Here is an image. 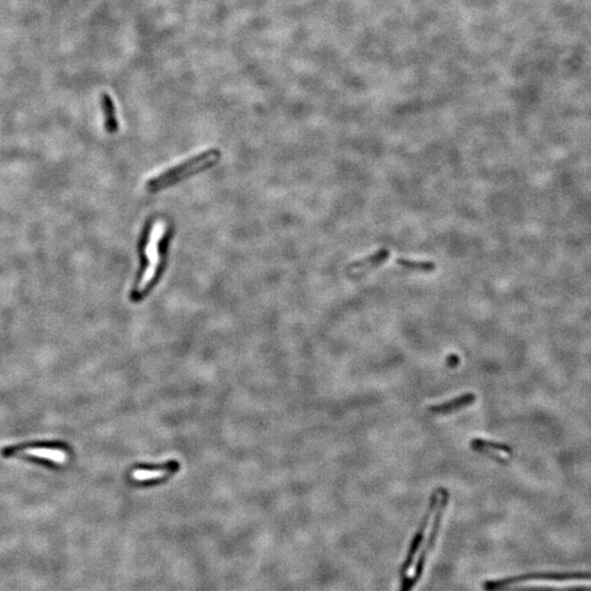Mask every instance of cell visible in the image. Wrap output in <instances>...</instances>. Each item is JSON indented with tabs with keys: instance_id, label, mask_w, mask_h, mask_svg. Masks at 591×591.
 I'll use <instances>...</instances> for the list:
<instances>
[{
	"instance_id": "cell-6",
	"label": "cell",
	"mask_w": 591,
	"mask_h": 591,
	"mask_svg": "<svg viewBox=\"0 0 591 591\" xmlns=\"http://www.w3.org/2000/svg\"><path fill=\"white\" fill-rule=\"evenodd\" d=\"M179 463L177 461H171L166 465L159 468H138L130 473L132 480L139 484H149L152 482H160L167 479L169 475L173 474L179 470Z\"/></svg>"
},
{
	"instance_id": "cell-12",
	"label": "cell",
	"mask_w": 591,
	"mask_h": 591,
	"mask_svg": "<svg viewBox=\"0 0 591 591\" xmlns=\"http://www.w3.org/2000/svg\"><path fill=\"white\" fill-rule=\"evenodd\" d=\"M471 448H472L473 450L477 451V452H479V454H484V456L488 457V458L492 459L494 461L501 462V463H505V462H506L505 461L504 458H501L499 454H494V452L490 451V449L483 448V447H475V445H471Z\"/></svg>"
},
{
	"instance_id": "cell-7",
	"label": "cell",
	"mask_w": 591,
	"mask_h": 591,
	"mask_svg": "<svg viewBox=\"0 0 591 591\" xmlns=\"http://www.w3.org/2000/svg\"><path fill=\"white\" fill-rule=\"evenodd\" d=\"M475 400H477V395L474 393H463V394L459 395L452 400L430 406L428 411L432 414H435V415H447V414L454 413L459 410L471 405V404L474 403Z\"/></svg>"
},
{
	"instance_id": "cell-13",
	"label": "cell",
	"mask_w": 591,
	"mask_h": 591,
	"mask_svg": "<svg viewBox=\"0 0 591 591\" xmlns=\"http://www.w3.org/2000/svg\"><path fill=\"white\" fill-rule=\"evenodd\" d=\"M459 363V357L456 355L449 356L448 359H447V365L451 368H454Z\"/></svg>"
},
{
	"instance_id": "cell-1",
	"label": "cell",
	"mask_w": 591,
	"mask_h": 591,
	"mask_svg": "<svg viewBox=\"0 0 591 591\" xmlns=\"http://www.w3.org/2000/svg\"><path fill=\"white\" fill-rule=\"evenodd\" d=\"M219 154L217 150H208V152L197 154L192 159L188 160V161L183 162V163H181L172 169L168 170L159 177L148 181L146 186L147 191H161L163 188L174 186L175 183H178L183 179L188 178V175L199 172L210 166L214 165L217 161Z\"/></svg>"
},
{
	"instance_id": "cell-10",
	"label": "cell",
	"mask_w": 591,
	"mask_h": 591,
	"mask_svg": "<svg viewBox=\"0 0 591 591\" xmlns=\"http://www.w3.org/2000/svg\"><path fill=\"white\" fill-rule=\"evenodd\" d=\"M395 263L403 268L404 270L411 272H422V273H430L436 270V264L430 261L408 260V259H397Z\"/></svg>"
},
{
	"instance_id": "cell-8",
	"label": "cell",
	"mask_w": 591,
	"mask_h": 591,
	"mask_svg": "<svg viewBox=\"0 0 591 591\" xmlns=\"http://www.w3.org/2000/svg\"><path fill=\"white\" fill-rule=\"evenodd\" d=\"M390 251L388 249H380L369 257H363L361 260L350 263L348 270L352 273H366L372 268H378L389 259Z\"/></svg>"
},
{
	"instance_id": "cell-9",
	"label": "cell",
	"mask_w": 591,
	"mask_h": 591,
	"mask_svg": "<svg viewBox=\"0 0 591 591\" xmlns=\"http://www.w3.org/2000/svg\"><path fill=\"white\" fill-rule=\"evenodd\" d=\"M102 110L104 113V128L109 134H114L119 128L117 125V112L111 97L109 94H102L101 98Z\"/></svg>"
},
{
	"instance_id": "cell-4",
	"label": "cell",
	"mask_w": 591,
	"mask_h": 591,
	"mask_svg": "<svg viewBox=\"0 0 591 591\" xmlns=\"http://www.w3.org/2000/svg\"><path fill=\"white\" fill-rule=\"evenodd\" d=\"M24 454L26 457L46 460L53 463L61 464L67 461V452L61 448L59 443H35V445H14L10 448L3 449L5 457H11L14 454Z\"/></svg>"
},
{
	"instance_id": "cell-2",
	"label": "cell",
	"mask_w": 591,
	"mask_h": 591,
	"mask_svg": "<svg viewBox=\"0 0 591 591\" xmlns=\"http://www.w3.org/2000/svg\"><path fill=\"white\" fill-rule=\"evenodd\" d=\"M166 227L163 223H157L152 229V237L149 239L146 247V255L148 257V266L143 270L141 279L138 281L137 286L134 290L133 300H141L143 296L147 294L150 287L154 283L160 264L159 244L162 236L165 232ZM130 298V299H132Z\"/></svg>"
},
{
	"instance_id": "cell-11",
	"label": "cell",
	"mask_w": 591,
	"mask_h": 591,
	"mask_svg": "<svg viewBox=\"0 0 591 591\" xmlns=\"http://www.w3.org/2000/svg\"><path fill=\"white\" fill-rule=\"evenodd\" d=\"M471 445H475V447H483V448L486 449H493V450L497 451H503V452H506V454H512V448H510V445H506V443H497V441H490V440H484L480 439V438H477V439H473L471 441Z\"/></svg>"
},
{
	"instance_id": "cell-5",
	"label": "cell",
	"mask_w": 591,
	"mask_h": 591,
	"mask_svg": "<svg viewBox=\"0 0 591 591\" xmlns=\"http://www.w3.org/2000/svg\"><path fill=\"white\" fill-rule=\"evenodd\" d=\"M438 501H439V488L434 490L432 495H430V503H428V506H427V510L425 512L424 517H423L422 523L419 525V530L415 533V536L412 539L411 544H410V548H408V554H406L405 561H404L402 568H401V578L405 577L408 570H410L412 564H413L415 555H417L419 546H421L423 540H424L425 531H426L427 525L430 523V517H432V512H434L436 507H437Z\"/></svg>"
},
{
	"instance_id": "cell-3",
	"label": "cell",
	"mask_w": 591,
	"mask_h": 591,
	"mask_svg": "<svg viewBox=\"0 0 591 591\" xmlns=\"http://www.w3.org/2000/svg\"><path fill=\"white\" fill-rule=\"evenodd\" d=\"M533 581H591V572H542V573H528L523 575L503 578L499 581H490L488 587L492 591H503L514 583Z\"/></svg>"
}]
</instances>
